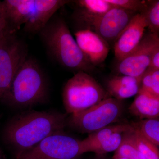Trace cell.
<instances>
[{
    "label": "cell",
    "mask_w": 159,
    "mask_h": 159,
    "mask_svg": "<svg viewBox=\"0 0 159 159\" xmlns=\"http://www.w3.org/2000/svg\"><path fill=\"white\" fill-rule=\"evenodd\" d=\"M129 110L141 120L158 118L159 97L140 89Z\"/></svg>",
    "instance_id": "obj_16"
},
{
    "label": "cell",
    "mask_w": 159,
    "mask_h": 159,
    "mask_svg": "<svg viewBox=\"0 0 159 159\" xmlns=\"http://www.w3.org/2000/svg\"><path fill=\"white\" fill-rule=\"evenodd\" d=\"M125 132L117 133L89 149L88 152H93L97 156H102L109 152H115L119 148Z\"/></svg>",
    "instance_id": "obj_20"
},
{
    "label": "cell",
    "mask_w": 159,
    "mask_h": 159,
    "mask_svg": "<svg viewBox=\"0 0 159 159\" xmlns=\"http://www.w3.org/2000/svg\"><path fill=\"white\" fill-rule=\"evenodd\" d=\"M159 46V35L145 32L136 48L118 61L116 70L120 75L141 78L149 68L153 51Z\"/></svg>",
    "instance_id": "obj_8"
},
{
    "label": "cell",
    "mask_w": 159,
    "mask_h": 159,
    "mask_svg": "<svg viewBox=\"0 0 159 159\" xmlns=\"http://www.w3.org/2000/svg\"><path fill=\"white\" fill-rule=\"evenodd\" d=\"M110 97L96 79L83 71L74 74L63 89L64 106L71 115L90 108Z\"/></svg>",
    "instance_id": "obj_4"
},
{
    "label": "cell",
    "mask_w": 159,
    "mask_h": 159,
    "mask_svg": "<svg viewBox=\"0 0 159 159\" xmlns=\"http://www.w3.org/2000/svg\"><path fill=\"white\" fill-rule=\"evenodd\" d=\"M137 13L113 7L88 29L96 32L109 44L114 43Z\"/></svg>",
    "instance_id": "obj_9"
},
{
    "label": "cell",
    "mask_w": 159,
    "mask_h": 159,
    "mask_svg": "<svg viewBox=\"0 0 159 159\" xmlns=\"http://www.w3.org/2000/svg\"><path fill=\"white\" fill-rule=\"evenodd\" d=\"M37 34L49 56L60 65L76 72L93 70L62 17L54 14Z\"/></svg>",
    "instance_id": "obj_2"
},
{
    "label": "cell",
    "mask_w": 159,
    "mask_h": 159,
    "mask_svg": "<svg viewBox=\"0 0 159 159\" xmlns=\"http://www.w3.org/2000/svg\"><path fill=\"white\" fill-rule=\"evenodd\" d=\"M115 159H127L126 158H118Z\"/></svg>",
    "instance_id": "obj_28"
},
{
    "label": "cell",
    "mask_w": 159,
    "mask_h": 159,
    "mask_svg": "<svg viewBox=\"0 0 159 159\" xmlns=\"http://www.w3.org/2000/svg\"><path fill=\"white\" fill-rule=\"evenodd\" d=\"M70 2L67 0H34V8L24 24L23 31L29 34H38L58 9Z\"/></svg>",
    "instance_id": "obj_12"
},
{
    "label": "cell",
    "mask_w": 159,
    "mask_h": 159,
    "mask_svg": "<svg viewBox=\"0 0 159 159\" xmlns=\"http://www.w3.org/2000/svg\"><path fill=\"white\" fill-rule=\"evenodd\" d=\"M118 158L145 159L137 146L134 135L133 127L125 133L122 143L119 148L115 151L113 158L115 159Z\"/></svg>",
    "instance_id": "obj_18"
},
{
    "label": "cell",
    "mask_w": 159,
    "mask_h": 159,
    "mask_svg": "<svg viewBox=\"0 0 159 159\" xmlns=\"http://www.w3.org/2000/svg\"><path fill=\"white\" fill-rule=\"evenodd\" d=\"M0 159H6L4 152L1 148H0Z\"/></svg>",
    "instance_id": "obj_27"
},
{
    "label": "cell",
    "mask_w": 159,
    "mask_h": 159,
    "mask_svg": "<svg viewBox=\"0 0 159 159\" xmlns=\"http://www.w3.org/2000/svg\"><path fill=\"white\" fill-rule=\"evenodd\" d=\"M141 78L120 75L111 77L106 84L107 92L110 96L119 100L135 96L140 89Z\"/></svg>",
    "instance_id": "obj_15"
},
{
    "label": "cell",
    "mask_w": 159,
    "mask_h": 159,
    "mask_svg": "<svg viewBox=\"0 0 159 159\" xmlns=\"http://www.w3.org/2000/svg\"></svg>",
    "instance_id": "obj_30"
},
{
    "label": "cell",
    "mask_w": 159,
    "mask_h": 159,
    "mask_svg": "<svg viewBox=\"0 0 159 159\" xmlns=\"http://www.w3.org/2000/svg\"><path fill=\"white\" fill-rule=\"evenodd\" d=\"M113 6L136 13L145 12L147 7V1L141 0H106Z\"/></svg>",
    "instance_id": "obj_24"
},
{
    "label": "cell",
    "mask_w": 159,
    "mask_h": 159,
    "mask_svg": "<svg viewBox=\"0 0 159 159\" xmlns=\"http://www.w3.org/2000/svg\"><path fill=\"white\" fill-rule=\"evenodd\" d=\"M148 69L159 70V46L156 48L152 53Z\"/></svg>",
    "instance_id": "obj_25"
},
{
    "label": "cell",
    "mask_w": 159,
    "mask_h": 159,
    "mask_svg": "<svg viewBox=\"0 0 159 159\" xmlns=\"http://www.w3.org/2000/svg\"><path fill=\"white\" fill-rule=\"evenodd\" d=\"M145 13L148 31L155 35L159 33V1H147Z\"/></svg>",
    "instance_id": "obj_21"
},
{
    "label": "cell",
    "mask_w": 159,
    "mask_h": 159,
    "mask_svg": "<svg viewBox=\"0 0 159 159\" xmlns=\"http://www.w3.org/2000/svg\"><path fill=\"white\" fill-rule=\"evenodd\" d=\"M134 133L137 146L144 158L159 159L158 147L145 139L134 127Z\"/></svg>",
    "instance_id": "obj_23"
},
{
    "label": "cell",
    "mask_w": 159,
    "mask_h": 159,
    "mask_svg": "<svg viewBox=\"0 0 159 159\" xmlns=\"http://www.w3.org/2000/svg\"><path fill=\"white\" fill-rule=\"evenodd\" d=\"M49 94L45 73L36 60L29 56L2 100L14 107H28L46 102Z\"/></svg>",
    "instance_id": "obj_3"
},
{
    "label": "cell",
    "mask_w": 159,
    "mask_h": 159,
    "mask_svg": "<svg viewBox=\"0 0 159 159\" xmlns=\"http://www.w3.org/2000/svg\"><path fill=\"white\" fill-rule=\"evenodd\" d=\"M75 39L86 59L94 67L105 61L110 51L109 44L96 32L88 29H79Z\"/></svg>",
    "instance_id": "obj_11"
},
{
    "label": "cell",
    "mask_w": 159,
    "mask_h": 159,
    "mask_svg": "<svg viewBox=\"0 0 159 159\" xmlns=\"http://www.w3.org/2000/svg\"><path fill=\"white\" fill-rule=\"evenodd\" d=\"M28 56L27 45L16 34H6L0 40V100Z\"/></svg>",
    "instance_id": "obj_7"
},
{
    "label": "cell",
    "mask_w": 159,
    "mask_h": 159,
    "mask_svg": "<svg viewBox=\"0 0 159 159\" xmlns=\"http://www.w3.org/2000/svg\"><path fill=\"white\" fill-rule=\"evenodd\" d=\"M140 89L159 97V70L148 69L141 77Z\"/></svg>",
    "instance_id": "obj_22"
},
{
    "label": "cell",
    "mask_w": 159,
    "mask_h": 159,
    "mask_svg": "<svg viewBox=\"0 0 159 159\" xmlns=\"http://www.w3.org/2000/svg\"><path fill=\"white\" fill-rule=\"evenodd\" d=\"M2 5L6 34H16L25 23L34 8V0H5Z\"/></svg>",
    "instance_id": "obj_13"
},
{
    "label": "cell",
    "mask_w": 159,
    "mask_h": 159,
    "mask_svg": "<svg viewBox=\"0 0 159 159\" xmlns=\"http://www.w3.org/2000/svg\"><path fill=\"white\" fill-rule=\"evenodd\" d=\"M147 29L145 13H137L114 43V54L118 61L136 48Z\"/></svg>",
    "instance_id": "obj_10"
},
{
    "label": "cell",
    "mask_w": 159,
    "mask_h": 159,
    "mask_svg": "<svg viewBox=\"0 0 159 159\" xmlns=\"http://www.w3.org/2000/svg\"><path fill=\"white\" fill-rule=\"evenodd\" d=\"M132 125L145 139L155 145L159 146V120L157 119H142L132 123Z\"/></svg>",
    "instance_id": "obj_19"
},
{
    "label": "cell",
    "mask_w": 159,
    "mask_h": 159,
    "mask_svg": "<svg viewBox=\"0 0 159 159\" xmlns=\"http://www.w3.org/2000/svg\"><path fill=\"white\" fill-rule=\"evenodd\" d=\"M66 122L65 114L50 111H26L9 121L3 137L14 151L16 158L49 136L63 131Z\"/></svg>",
    "instance_id": "obj_1"
},
{
    "label": "cell",
    "mask_w": 159,
    "mask_h": 159,
    "mask_svg": "<svg viewBox=\"0 0 159 159\" xmlns=\"http://www.w3.org/2000/svg\"><path fill=\"white\" fill-rule=\"evenodd\" d=\"M123 108L122 100L109 97L90 108L72 114L69 123L82 133L92 134L118 121Z\"/></svg>",
    "instance_id": "obj_5"
},
{
    "label": "cell",
    "mask_w": 159,
    "mask_h": 159,
    "mask_svg": "<svg viewBox=\"0 0 159 159\" xmlns=\"http://www.w3.org/2000/svg\"><path fill=\"white\" fill-rule=\"evenodd\" d=\"M132 127V125L128 124L111 125L95 132L89 134L87 138L81 141L84 153L88 152L89 149L91 147L109 138L114 134L125 132L130 130Z\"/></svg>",
    "instance_id": "obj_17"
},
{
    "label": "cell",
    "mask_w": 159,
    "mask_h": 159,
    "mask_svg": "<svg viewBox=\"0 0 159 159\" xmlns=\"http://www.w3.org/2000/svg\"><path fill=\"white\" fill-rule=\"evenodd\" d=\"M0 118H1V116H0Z\"/></svg>",
    "instance_id": "obj_29"
},
{
    "label": "cell",
    "mask_w": 159,
    "mask_h": 159,
    "mask_svg": "<svg viewBox=\"0 0 159 159\" xmlns=\"http://www.w3.org/2000/svg\"><path fill=\"white\" fill-rule=\"evenodd\" d=\"M6 34V25L2 5L0 1V40Z\"/></svg>",
    "instance_id": "obj_26"
},
{
    "label": "cell",
    "mask_w": 159,
    "mask_h": 159,
    "mask_svg": "<svg viewBox=\"0 0 159 159\" xmlns=\"http://www.w3.org/2000/svg\"><path fill=\"white\" fill-rule=\"evenodd\" d=\"M84 153L81 141L61 131L47 137L16 159H77Z\"/></svg>",
    "instance_id": "obj_6"
},
{
    "label": "cell",
    "mask_w": 159,
    "mask_h": 159,
    "mask_svg": "<svg viewBox=\"0 0 159 159\" xmlns=\"http://www.w3.org/2000/svg\"><path fill=\"white\" fill-rule=\"evenodd\" d=\"M73 14L79 29H88L91 24L113 8L106 0H77Z\"/></svg>",
    "instance_id": "obj_14"
}]
</instances>
